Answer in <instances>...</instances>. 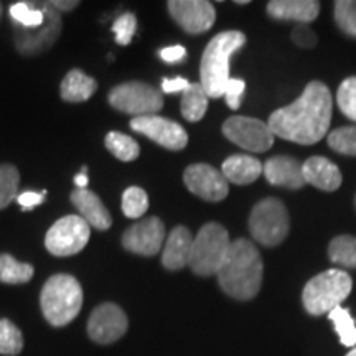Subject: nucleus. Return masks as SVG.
<instances>
[{
	"label": "nucleus",
	"mask_w": 356,
	"mask_h": 356,
	"mask_svg": "<svg viewBox=\"0 0 356 356\" xmlns=\"http://www.w3.org/2000/svg\"><path fill=\"white\" fill-rule=\"evenodd\" d=\"M330 122V89L322 81H312L292 104L274 111L267 126L279 139L312 145L327 136Z\"/></svg>",
	"instance_id": "f257e3e1"
},
{
	"label": "nucleus",
	"mask_w": 356,
	"mask_h": 356,
	"mask_svg": "<svg viewBox=\"0 0 356 356\" xmlns=\"http://www.w3.org/2000/svg\"><path fill=\"white\" fill-rule=\"evenodd\" d=\"M264 266L257 248L248 239H236L231 243L228 254L225 257L218 282L229 297L238 300H251L259 293Z\"/></svg>",
	"instance_id": "f03ea898"
},
{
	"label": "nucleus",
	"mask_w": 356,
	"mask_h": 356,
	"mask_svg": "<svg viewBox=\"0 0 356 356\" xmlns=\"http://www.w3.org/2000/svg\"><path fill=\"white\" fill-rule=\"evenodd\" d=\"M246 43V35L243 32H221L211 38L204 48L202 58V86L208 97L225 96L226 84L229 81V58L233 53L241 50Z\"/></svg>",
	"instance_id": "7ed1b4c3"
},
{
	"label": "nucleus",
	"mask_w": 356,
	"mask_h": 356,
	"mask_svg": "<svg viewBox=\"0 0 356 356\" xmlns=\"http://www.w3.org/2000/svg\"><path fill=\"white\" fill-rule=\"evenodd\" d=\"M40 305L48 323L65 327L78 317L83 307L81 284L70 274L51 275L42 289Z\"/></svg>",
	"instance_id": "20e7f679"
},
{
	"label": "nucleus",
	"mask_w": 356,
	"mask_h": 356,
	"mask_svg": "<svg viewBox=\"0 0 356 356\" xmlns=\"http://www.w3.org/2000/svg\"><path fill=\"white\" fill-rule=\"evenodd\" d=\"M353 280L341 269H330L310 279L302 292V302L310 315L330 314L348 299Z\"/></svg>",
	"instance_id": "39448f33"
},
{
	"label": "nucleus",
	"mask_w": 356,
	"mask_h": 356,
	"mask_svg": "<svg viewBox=\"0 0 356 356\" xmlns=\"http://www.w3.org/2000/svg\"><path fill=\"white\" fill-rule=\"evenodd\" d=\"M231 248L228 231L218 222H208L193 238L188 266L198 275L218 274Z\"/></svg>",
	"instance_id": "423d86ee"
},
{
	"label": "nucleus",
	"mask_w": 356,
	"mask_h": 356,
	"mask_svg": "<svg viewBox=\"0 0 356 356\" xmlns=\"http://www.w3.org/2000/svg\"><path fill=\"white\" fill-rule=\"evenodd\" d=\"M252 238L262 246H277L289 234V213L282 202L275 198L262 200L249 216Z\"/></svg>",
	"instance_id": "0eeeda50"
},
{
	"label": "nucleus",
	"mask_w": 356,
	"mask_h": 356,
	"mask_svg": "<svg viewBox=\"0 0 356 356\" xmlns=\"http://www.w3.org/2000/svg\"><path fill=\"white\" fill-rule=\"evenodd\" d=\"M40 10L43 12L44 20L37 29H24V26L13 25V42L17 50L22 55L32 56L50 50L61 33V17L60 12L51 6V2H35Z\"/></svg>",
	"instance_id": "6e6552de"
},
{
	"label": "nucleus",
	"mask_w": 356,
	"mask_h": 356,
	"mask_svg": "<svg viewBox=\"0 0 356 356\" xmlns=\"http://www.w3.org/2000/svg\"><path fill=\"white\" fill-rule=\"evenodd\" d=\"M109 102L121 113L140 115H154L163 108L162 92L145 83H124L109 92Z\"/></svg>",
	"instance_id": "1a4fd4ad"
},
{
	"label": "nucleus",
	"mask_w": 356,
	"mask_h": 356,
	"mask_svg": "<svg viewBox=\"0 0 356 356\" xmlns=\"http://www.w3.org/2000/svg\"><path fill=\"white\" fill-rule=\"evenodd\" d=\"M91 234V226L81 216L60 218L55 225L48 229L44 238V246L53 256L66 257L78 254L86 246Z\"/></svg>",
	"instance_id": "9d476101"
},
{
	"label": "nucleus",
	"mask_w": 356,
	"mask_h": 356,
	"mask_svg": "<svg viewBox=\"0 0 356 356\" xmlns=\"http://www.w3.org/2000/svg\"><path fill=\"white\" fill-rule=\"evenodd\" d=\"M226 139L249 152H266L274 144L275 136L266 122L246 115H233L222 124Z\"/></svg>",
	"instance_id": "9b49d317"
},
{
	"label": "nucleus",
	"mask_w": 356,
	"mask_h": 356,
	"mask_svg": "<svg viewBox=\"0 0 356 356\" xmlns=\"http://www.w3.org/2000/svg\"><path fill=\"white\" fill-rule=\"evenodd\" d=\"M127 327V315L121 307L106 302L92 310L88 322V335L96 343L111 345L126 335Z\"/></svg>",
	"instance_id": "f8f14e48"
},
{
	"label": "nucleus",
	"mask_w": 356,
	"mask_h": 356,
	"mask_svg": "<svg viewBox=\"0 0 356 356\" xmlns=\"http://www.w3.org/2000/svg\"><path fill=\"white\" fill-rule=\"evenodd\" d=\"M131 127L168 150H181L188 144V136L180 124L160 118L157 114L134 118Z\"/></svg>",
	"instance_id": "ddd939ff"
},
{
	"label": "nucleus",
	"mask_w": 356,
	"mask_h": 356,
	"mask_svg": "<svg viewBox=\"0 0 356 356\" xmlns=\"http://www.w3.org/2000/svg\"><path fill=\"white\" fill-rule=\"evenodd\" d=\"M165 244V225L157 216L131 226L122 236V246L139 256H155Z\"/></svg>",
	"instance_id": "4468645a"
},
{
	"label": "nucleus",
	"mask_w": 356,
	"mask_h": 356,
	"mask_svg": "<svg viewBox=\"0 0 356 356\" xmlns=\"http://www.w3.org/2000/svg\"><path fill=\"white\" fill-rule=\"evenodd\" d=\"M184 181L191 193L207 202H221L229 193V185L225 175L208 163L190 165L184 173Z\"/></svg>",
	"instance_id": "2eb2a0df"
},
{
	"label": "nucleus",
	"mask_w": 356,
	"mask_h": 356,
	"mask_svg": "<svg viewBox=\"0 0 356 356\" xmlns=\"http://www.w3.org/2000/svg\"><path fill=\"white\" fill-rule=\"evenodd\" d=\"M168 12L188 33L208 32L216 19L215 7L207 0H172L168 2Z\"/></svg>",
	"instance_id": "dca6fc26"
},
{
	"label": "nucleus",
	"mask_w": 356,
	"mask_h": 356,
	"mask_svg": "<svg viewBox=\"0 0 356 356\" xmlns=\"http://www.w3.org/2000/svg\"><path fill=\"white\" fill-rule=\"evenodd\" d=\"M264 175L270 185L284 186V188L299 190L305 185L302 163L299 160L287 157V155H277L269 159L264 163Z\"/></svg>",
	"instance_id": "f3484780"
},
{
	"label": "nucleus",
	"mask_w": 356,
	"mask_h": 356,
	"mask_svg": "<svg viewBox=\"0 0 356 356\" xmlns=\"http://www.w3.org/2000/svg\"><path fill=\"white\" fill-rule=\"evenodd\" d=\"M71 203L74 204L79 215L91 228L106 231L113 225V218H111L108 208L104 207V203L101 202V198L96 193H92L88 188L73 191L71 193Z\"/></svg>",
	"instance_id": "a211bd4d"
},
{
	"label": "nucleus",
	"mask_w": 356,
	"mask_h": 356,
	"mask_svg": "<svg viewBox=\"0 0 356 356\" xmlns=\"http://www.w3.org/2000/svg\"><path fill=\"white\" fill-rule=\"evenodd\" d=\"M191 246H193V236L184 226H177L172 229L163 244L162 264L168 270H178L188 266L191 256Z\"/></svg>",
	"instance_id": "6ab92c4d"
},
{
	"label": "nucleus",
	"mask_w": 356,
	"mask_h": 356,
	"mask_svg": "<svg viewBox=\"0 0 356 356\" xmlns=\"http://www.w3.org/2000/svg\"><path fill=\"white\" fill-rule=\"evenodd\" d=\"M305 184L323 191H335L341 185V173L335 163L325 157H310L302 165Z\"/></svg>",
	"instance_id": "aec40b11"
},
{
	"label": "nucleus",
	"mask_w": 356,
	"mask_h": 356,
	"mask_svg": "<svg viewBox=\"0 0 356 356\" xmlns=\"http://www.w3.org/2000/svg\"><path fill=\"white\" fill-rule=\"evenodd\" d=\"M320 3L314 0H273L267 3V13L275 20H297L310 24L317 19Z\"/></svg>",
	"instance_id": "412c9836"
},
{
	"label": "nucleus",
	"mask_w": 356,
	"mask_h": 356,
	"mask_svg": "<svg viewBox=\"0 0 356 356\" xmlns=\"http://www.w3.org/2000/svg\"><path fill=\"white\" fill-rule=\"evenodd\" d=\"M264 165L251 155H231L222 162L221 173L231 184L249 185L261 177Z\"/></svg>",
	"instance_id": "4be33fe9"
},
{
	"label": "nucleus",
	"mask_w": 356,
	"mask_h": 356,
	"mask_svg": "<svg viewBox=\"0 0 356 356\" xmlns=\"http://www.w3.org/2000/svg\"><path fill=\"white\" fill-rule=\"evenodd\" d=\"M97 83L79 70H71L61 83V97L68 102H83L96 92Z\"/></svg>",
	"instance_id": "5701e85b"
},
{
	"label": "nucleus",
	"mask_w": 356,
	"mask_h": 356,
	"mask_svg": "<svg viewBox=\"0 0 356 356\" xmlns=\"http://www.w3.org/2000/svg\"><path fill=\"white\" fill-rule=\"evenodd\" d=\"M208 99L210 97H208L202 84H190L181 96V114L186 121L198 122L200 119H203L208 108Z\"/></svg>",
	"instance_id": "b1692460"
},
{
	"label": "nucleus",
	"mask_w": 356,
	"mask_h": 356,
	"mask_svg": "<svg viewBox=\"0 0 356 356\" xmlns=\"http://www.w3.org/2000/svg\"><path fill=\"white\" fill-rule=\"evenodd\" d=\"M32 264L19 262L10 254H0V282L3 284H26L33 277Z\"/></svg>",
	"instance_id": "393cba45"
},
{
	"label": "nucleus",
	"mask_w": 356,
	"mask_h": 356,
	"mask_svg": "<svg viewBox=\"0 0 356 356\" xmlns=\"http://www.w3.org/2000/svg\"><path fill=\"white\" fill-rule=\"evenodd\" d=\"M328 256L333 264L356 269V238L355 236H337L328 246Z\"/></svg>",
	"instance_id": "a878e982"
},
{
	"label": "nucleus",
	"mask_w": 356,
	"mask_h": 356,
	"mask_svg": "<svg viewBox=\"0 0 356 356\" xmlns=\"http://www.w3.org/2000/svg\"><path fill=\"white\" fill-rule=\"evenodd\" d=\"M106 147L109 152L122 162H132L139 157L140 147L136 140L121 132H109L106 136Z\"/></svg>",
	"instance_id": "bb28decb"
},
{
	"label": "nucleus",
	"mask_w": 356,
	"mask_h": 356,
	"mask_svg": "<svg viewBox=\"0 0 356 356\" xmlns=\"http://www.w3.org/2000/svg\"><path fill=\"white\" fill-rule=\"evenodd\" d=\"M328 318L335 325V330L340 337V343L345 346H356V323L350 310L340 305L328 314Z\"/></svg>",
	"instance_id": "cd10ccee"
},
{
	"label": "nucleus",
	"mask_w": 356,
	"mask_h": 356,
	"mask_svg": "<svg viewBox=\"0 0 356 356\" xmlns=\"http://www.w3.org/2000/svg\"><path fill=\"white\" fill-rule=\"evenodd\" d=\"M10 19L13 25L24 26V29H37L43 24L44 15L35 2H17L10 7Z\"/></svg>",
	"instance_id": "c85d7f7f"
},
{
	"label": "nucleus",
	"mask_w": 356,
	"mask_h": 356,
	"mask_svg": "<svg viewBox=\"0 0 356 356\" xmlns=\"http://www.w3.org/2000/svg\"><path fill=\"white\" fill-rule=\"evenodd\" d=\"M24 348V335L10 320H0V355L15 356Z\"/></svg>",
	"instance_id": "c756f323"
},
{
	"label": "nucleus",
	"mask_w": 356,
	"mask_h": 356,
	"mask_svg": "<svg viewBox=\"0 0 356 356\" xmlns=\"http://www.w3.org/2000/svg\"><path fill=\"white\" fill-rule=\"evenodd\" d=\"M20 175L13 165H0V210L7 208L19 191Z\"/></svg>",
	"instance_id": "7c9ffc66"
},
{
	"label": "nucleus",
	"mask_w": 356,
	"mask_h": 356,
	"mask_svg": "<svg viewBox=\"0 0 356 356\" xmlns=\"http://www.w3.org/2000/svg\"><path fill=\"white\" fill-rule=\"evenodd\" d=\"M149 208L147 193L139 186H131L122 195V211L127 218H140Z\"/></svg>",
	"instance_id": "2f4dec72"
},
{
	"label": "nucleus",
	"mask_w": 356,
	"mask_h": 356,
	"mask_svg": "<svg viewBox=\"0 0 356 356\" xmlns=\"http://www.w3.org/2000/svg\"><path fill=\"white\" fill-rule=\"evenodd\" d=\"M328 145L338 154L356 155V126L340 127L330 132Z\"/></svg>",
	"instance_id": "473e14b6"
},
{
	"label": "nucleus",
	"mask_w": 356,
	"mask_h": 356,
	"mask_svg": "<svg viewBox=\"0 0 356 356\" xmlns=\"http://www.w3.org/2000/svg\"><path fill=\"white\" fill-rule=\"evenodd\" d=\"M338 108L346 118L356 122V76L346 78L338 88Z\"/></svg>",
	"instance_id": "72a5a7b5"
},
{
	"label": "nucleus",
	"mask_w": 356,
	"mask_h": 356,
	"mask_svg": "<svg viewBox=\"0 0 356 356\" xmlns=\"http://www.w3.org/2000/svg\"><path fill=\"white\" fill-rule=\"evenodd\" d=\"M335 20L341 32L356 38V2L351 0L335 2Z\"/></svg>",
	"instance_id": "f704fd0d"
},
{
	"label": "nucleus",
	"mask_w": 356,
	"mask_h": 356,
	"mask_svg": "<svg viewBox=\"0 0 356 356\" xmlns=\"http://www.w3.org/2000/svg\"><path fill=\"white\" fill-rule=\"evenodd\" d=\"M136 29H137L136 15L131 12L122 13L121 17H118V19L114 20V25H113L115 42H118L119 44H122V47H126V44L132 42L134 33H136Z\"/></svg>",
	"instance_id": "c9c22d12"
},
{
	"label": "nucleus",
	"mask_w": 356,
	"mask_h": 356,
	"mask_svg": "<svg viewBox=\"0 0 356 356\" xmlns=\"http://www.w3.org/2000/svg\"><path fill=\"white\" fill-rule=\"evenodd\" d=\"M244 89H246V83H244L243 79L229 78V81L226 84V89H225V97L231 109H239L243 95H244Z\"/></svg>",
	"instance_id": "e433bc0d"
},
{
	"label": "nucleus",
	"mask_w": 356,
	"mask_h": 356,
	"mask_svg": "<svg viewBox=\"0 0 356 356\" xmlns=\"http://www.w3.org/2000/svg\"><path fill=\"white\" fill-rule=\"evenodd\" d=\"M292 40L302 48H312L317 43V35L314 33V30H312L310 26L300 24L293 29Z\"/></svg>",
	"instance_id": "4c0bfd02"
},
{
	"label": "nucleus",
	"mask_w": 356,
	"mask_h": 356,
	"mask_svg": "<svg viewBox=\"0 0 356 356\" xmlns=\"http://www.w3.org/2000/svg\"><path fill=\"white\" fill-rule=\"evenodd\" d=\"M44 197H47V191L44 190L40 191V193H37V191H24V193L17 197V202H19L22 210L30 211L35 207H38V204H42Z\"/></svg>",
	"instance_id": "58836bf2"
},
{
	"label": "nucleus",
	"mask_w": 356,
	"mask_h": 356,
	"mask_svg": "<svg viewBox=\"0 0 356 356\" xmlns=\"http://www.w3.org/2000/svg\"><path fill=\"white\" fill-rule=\"evenodd\" d=\"M186 56L185 47L181 44H175V47H167L163 50H160V58H162L165 63H178Z\"/></svg>",
	"instance_id": "ea45409f"
},
{
	"label": "nucleus",
	"mask_w": 356,
	"mask_h": 356,
	"mask_svg": "<svg viewBox=\"0 0 356 356\" xmlns=\"http://www.w3.org/2000/svg\"><path fill=\"white\" fill-rule=\"evenodd\" d=\"M190 86V83L185 78H165L162 81V91L167 95H173V92H184L186 88Z\"/></svg>",
	"instance_id": "a19ab883"
},
{
	"label": "nucleus",
	"mask_w": 356,
	"mask_h": 356,
	"mask_svg": "<svg viewBox=\"0 0 356 356\" xmlns=\"http://www.w3.org/2000/svg\"><path fill=\"white\" fill-rule=\"evenodd\" d=\"M51 6L56 8L58 12H71L73 10L74 7L79 6V2H76V0H53Z\"/></svg>",
	"instance_id": "79ce46f5"
},
{
	"label": "nucleus",
	"mask_w": 356,
	"mask_h": 356,
	"mask_svg": "<svg viewBox=\"0 0 356 356\" xmlns=\"http://www.w3.org/2000/svg\"><path fill=\"white\" fill-rule=\"evenodd\" d=\"M88 168L83 167L81 168V173H78L76 177H74V184H76L78 190H84L88 186Z\"/></svg>",
	"instance_id": "37998d69"
},
{
	"label": "nucleus",
	"mask_w": 356,
	"mask_h": 356,
	"mask_svg": "<svg viewBox=\"0 0 356 356\" xmlns=\"http://www.w3.org/2000/svg\"><path fill=\"white\" fill-rule=\"evenodd\" d=\"M346 356H356V348H353V350H351V351H350V353H348V355H346Z\"/></svg>",
	"instance_id": "c03bdc74"
},
{
	"label": "nucleus",
	"mask_w": 356,
	"mask_h": 356,
	"mask_svg": "<svg viewBox=\"0 0 356 356\" xmlns=\"http://www.w3.org/2000/svg\"><path fill=\"white\" fill-rule=\"evenodd\" d=\"M0 15H2V3H0Z\"/></svg>",
	"instance_id": "a18cd8bd"
},
{
	"label": "nucleus",
	"mask_w": 356,
	"mask_h": 356,
	"mask_svg": "<svg viewBox=\"0 0 356 356\" xmlns=\"http://www.w3.org/2000/svg\"><path fill=\"white\" fill-rule=\"evenodd\" d=\"M355 204H356V198H355Z\"/></svg>",
	"instance_id": "49530a36"
}]
</instances>
